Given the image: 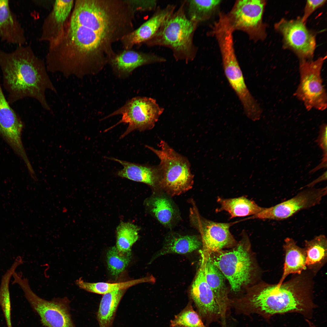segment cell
I'll use <instances>...</instances> for the list:
<instances>
[{"label": "cell", "mask_w": 327, "mask_h": 327, "mask_svg": "<svg viewBox=\"0 0 327 327\" xmlns=\"http://www.w3.org/2000/svg\"><path fill=\"white\" fill-rule=\"evenodd\" d=\"M46 59L50 72L81 78L100 71L110 58L94 37L78 28L66 25L49 42Z\"/></svg>", "instance_id": "obj_1"}, {"label": "cell", "mask_w": 327, "mask_h": 327, "mask_svg": "<svg viewBox=\"0 0 327 327\" xmlns=\"http://www.w3.org/2000/svg\"><path fill=\"white\" fill-rule=\"evenodd\" d=\"M0 67L4 88L9 104L26 97L37 100L49 111L45 97L50 90H56L50 79L44 61L38 58L29 45L18 46L7 52L0 49Z\"/></svg>", "instance_id": "obj_2"}, {"label": "cell", "mask_w": 327, "mask_h": 327, "mask_svg": "<svg viewBox=\"0 0 327 327\" xmlns=\"http://www.w3.org/2000/svg\"><path fill=\"white\" fill-rule=\"evenodd\" d=\"M69 21L100 33L113 42L134 30L135 12L127 0L75 1Z\"/></svg>", "instance_id": "obj_3"}, {"label": "cell", "mask_w": 327, "mask_h": 327, "mask_svg": "<svg viewBox=\"0 0 327 327\" xmlns=\"http://www.w3.org/2000/svg\"><path fill=\"white\" fill-rule=\"evenodd\" d=\"M315 305L302 281L295 279L276 285L267 284L253 295L243 310L258 314L269 319L278 314L296 312L312 317Z\"/></svg>", "instance_id": "obj_4"}, {"label": "cell", "mask_w": 327, "mask_h": 327, "mask_svg": "<svg viewBox=\"0 0 327 327\" xmlns=\"http://www.w3.org/2000/svg\"><path fill=\"white\" fill-rule=\"evenodd\" d=\"M186 1L168 18L155 36L144 44L150 47L170 49L175 59L188 62L195 58L197 48L193 37L198 24L190 20L185 12Z\"/></svg>", "instance_id": "obj_5"}, {"label": "cell", "mask_w": 327, "mask_h": 327, "mask_svg": "<svg viewBox=\"0 0 327 327\" xmlns=\"http://www.w3.org/2000/svg\"><path fill=\"white\" fill-rule=\"evenodd\" d=\"M159 149L145 147L160 160L161 172L160 185L171 195H177L191 189L193 183L190 163L187 158L176 152L165 141L161 140Z\"/></svg>", "instance_id": "obj_6"}, {"label": "cell", "mask_w": 327, "mask_h": 327, "mask_svg": "<svg viewBox=\"0 0 327 327\" xmlns=\"http://www.w3.org/2000/svg\"><path fill=\"white\" fill-rule=\"evenodd\" d=\"M13 284L22 289L34 311L40 317L42 324L46 327H76L71 314L70 301L68 298H54L51 300L43 299L31 289L28 279L16 272L13 274Z\"/></svg>", "instance_id": "obj_7"}, {"label": "cell", "mask_w": 327, "mask_h": 327, "mask_svg": "<svg viewBox=\"0 0 327 327\" xmlns=\"http://www.w3.org/2000/svg\"><path fill=\"white\" fill-rule=\"evenodd\" d=\"M164 111V109L153 98L143 97H133L105 118L117 115H122L121 119L118 122L105 131L121 123L128 124L127 129L120 137L121 139L135 130L142 131L150 130L154 127Z\"/></svg>", "instance_id": "obj_8"}, {"label": "cell", "mask_w": 327, "mask_h": 327, "mask_svg": "<svg viewBox=\"0 0 327 327\" xmlns=\"http://www.w3.org/2000/svg\"><path fill=\"white\" fill-rule=\"evenodd\" d=\"M326 57L315 61L301 60L300 82L294 95L302 102L308 111H322L327 106V93L323 84L321 72Z\"/></svg>", "instance_id": "obj_9"}, {"label": "cell", "mask_w": 327, "mask_h": 327, "mask_svg": "<svg viewBox=\"0 0 327 327\" xmlns=\"http://www.w3.org/2000/svg\"><path fill=\"white\" fill-rule=\"evenodd\" d=\"M210 261L228 280L231 289L239 291L250 281L252 270L249 255L242 244L231 250H221L207 255Z\"/></svg>", "instance_id": "obj_10"}, {"label": "cell", "mask_w": 327, "mask_h": 327, "mask_svg": "<svg viewBox=\"0 0 327 327\" xmlns=\"http://www.w3.org/2000/svg\"><path fill=\"white\" fill-rule=\"evenodd\" d=\"M190 294L202 320L207 324L218 322L223 327H226V318L229 308L218 300L207 283L202 260L191 285Z\"/></svg>", "instance_id": "obj_11"}, {"label": "cell", "mask_w": 327, "mask_h": 327, "mask_svg": "<svg viewBox=\"0 0 327 327\" xmlns=\"http://www.w3.org/2000/svg\"><path fill=\"white\" fill-rule=\"evenodd\" d=\"M265 4V1L262 0L236 1L227 14L234 31L245 32L254 41L263 40L266 36L262 21Z\"/></svg>", "instance_id": "obj_12"}, {"label": "cell", "mask_w": 327, "mask_h": 327, "mask_svg": "<svg viewBox=\"0 0 327 327\" xmlns=\"http://www.w3.org/2000/svg\"><path fill=\"white\" fill-rule=\"evenodd\" d=\"M326 187L321 188L308 187L292 198L269 208H264L251 218L259 219L284 220L302 210L319 204L326 194Z\"/></svg>", "instance_id": "obj_13"}, {"label": "cell", "mask_w": 327, "mask_h": 327, "mask_svg": "<svg viewBox=\"0 0 327 327\" xmlns=\"http://www.w3.org/2000/svg\"><path fill=\"white\" fill-rule=\"evenodd\" d=\"M301 19H282L275 25L282 34L285 45L302 60L312 58L316 47L315 36L306 28Z\"/></svg>", "instance_id": "obj_14"}, {"label": "cell", "mask_w": 327, "mask_h": 327, "mask_svg": "<svg viewBox=\"0 0 327 327\" xmlns=\"http://www.w3.org/2000/svg\"><path fill=\"white\" fill-rule=\"evenodd\" d=\"M197 228L201 233L205 255L221 250L234 245L236 241L230 230V223H219L203 218L197 220Z\"/></svg>", "instance_id": "obj_15"}, {"label": "cell", "mask_w": 327, "mask_h": 327, "mask_svg": "<svg viewBox=\"0 0 327 327\" xmlns=\"http://www.w3.org/2000/svg\"><path fill=\"white\" fill-rule=\"evenodd\" d=\"M176 8L175 5L170 4L162 8H157L149 19L121 39L124 49H131L135 45L144 44L153 38L174 12Z\"/></svg>", "instance_id": "obj_16"}, {"label": "cell", "mask_w": 327, "mask_h": 327, "mask_svg": "<svg viewBox=\"0 0 327 327\" xmlns=\"http://www.w3.org/2000/svg\"><path fill=\"white\" fill-rule=\"evenodd\" d=\"M166 61L164 58L154 53L139 52L131 49H124L118 53H115L108 63L118 77L124 78L129 76L138 67Z\"/></svg>", "instance_id": "obj_17"}, {"label": "cell", "mask_w": 327, "mask_h": 327, "mask_svg": "<svg viewBox=\"0 0 327 327\" xmlns=\"http://www.w3.org/2000/svg\"><path fill=\"white\" fill-rule=\"evenodd\" d=\"M0 40L17 46L26 43L24 30L8 0H0Z\"/></svg>", "instance_id": "obj_18"}, {"label": "cell", "mask_w": 327, "mask_h": 327, "mask_svg": "<svg viewBox=\"0 0 327 327\" xmlns=\"http://www.w3.org/2000/svg\"><path fill=\"white\" fill-rule=\"evenodd\" d=\"M108 159L117 162L123 166V169L116 172L117 176L152 187L157 184L160 185L161 175L159 165L139 164L113 157Z\"/></svg>", "instance_id": "obj_19"}, {"label": "cell", "mask_w": 327, "mask_h": 327, "mask_svg": "<svg viewBox=\"0 0 327 327\" xmlns=\"http://www.w3.org/2000/svg\"><path fill=\"white\" fill-rule=\"evenodd\" d=\"M74 4L73 0L55 1L51 12L44 22L41 40L49 42L57 35L68 20Z\"/></svg>", "instance_id": "obj_20"}, {"label": "cell", "mask_w": 327, "mask_h": 327, "mask_svg": "<svg viewBox=\"0 0 327 327\" xmlns=\"http://www.w3.org/2000/svg\"><path fill=\"white\" fill-rule=\"evenodd\" d=\"M283 249L285 253L283 272L279 282L276 284L278 287L288 275L290 274H300L306 268L305 249L298 246L293 239L289 237L285 239Z\"/></svg>", "instance_id": "obj_21"}, {"label": "cell", "mask_w": 327, "mask_h": 327, "mask_svg": "<svg viewBox=\"0 0 327 327\" xmlns=\"http://www.w3.org/2000/svg\"><path fill=\"white\" fill-rule=\"evenodd\" d=\"M217 201L220 206L217 211L227 212L231 218L253 216L259 213L264 208L259 206L254 201L243 196L230 198L218 197Z\"/></svg>", "instance_id": "obj_22"}, {"label": "cell", "mask_w": 327, "mask_h": 327, "mask_svg": "<svg viewBox=\"0 0 327 327\" xmlns=\"http://www.w3.org/2000/svg\"><path fill=\"white\" fill-rule=\"evenodd\" d=\"M202 261L206 281L218 300L229 308L230 302L225 284V277L210 260L208 255L202 253Z\"/></svg>", "instance_id": "obj_23"}, {"label": "cell", "mask_w": 327, "mask_h": 327, "mask_svg": "<svg viewBox=\"0 0 327 327\" xmlns=\"http://www.w3.org/2000/svg\"><path fill=\"white\" fill-rule=\"evenodd\" d=\"M126 289L115 291L103 295L97 312L99 327H112L120 302Z\"/></svg>", "instance_id": "obj_24"}, {"label": "cell", "mask_w": 327, "mask_h": 327, "mask_svg": "<svg viewBox=\"0 0 327 327\" xmlns=\"http://www.w3.org/2000/svg\"><path fill=\"white\" fill-rule=\"evenodd\" d=\"M202 245V242L196 236L172 234L167 237L162 248L156 254L153 259L169 253H189L198 249Z\"/></svg>", "instance_id": "obj_25"}, {"label": "cell", "mask_w": 327, "mask_h": 327, "mask_svg": "<svg viewBox=\"0 0 327 327\" xmlns=\"http://www.w3.org/2000/svg\"><path fill=\"white\" fill-rule=\"evenodd\" d=\"M153 281L151 277H145L127 281L117 282H90L85 281L81 278L75 281L76 285L80 289L87 292L104 295L115 291L127 289L137 284Z\"/></svg>", "instance_id": "obj_26"}, {"label": "cell", "mask_w": 327, "mask_h": 327, "mask_svg": "<svg viewBox=\"0 0 327 327\" xmlns=\"http://www.w3.org/2000/svg\"><path fill=\"white\" fill-rule=\"evenodd\" d=\"M23 125L21 119L6 99L0 82V134H13Z\"/></svg>", "instance_id": "obj_27"}, {"label": "cell", "mask_w": 327, "mask_h": 327, "mask_svg": "<svg viewBox=\"0 0 327 327\" xmlns=\"http://www.w3.org/2000/svg\"><path fill=\"white\" fill-rule=\"evenodd\" d=\"M221 0L186 1L188 18L198 24L209 19L220 4Z\"/></svg>", "instance_id": "obj_28"}, {"label": "cell", "mask_w": 327, "mask_h": 327, "mask_svg": "<svg viewBox=\"0 0 327 327\" xmlns=\"http://www.w3.org/2000/svg\"><path fill=\"white\" fill-rule=\"evenodd\" d=\"M20 256H17L11 267L2 276L0 285V306L7 327H12L11 321V300L9 285L10 280L16 268L23 263Z\"/></svg>", "instance_id": "obj_29"}, {"label": "cell", "mask_w": 327, "mask_h": 327, "mask_svg": "<svg viewBox=\"0 0 327 327\" xmlns=\"http://www.w3.org/2000/svg\"><path fill=\"white\" fill-rule=\"evenodd\" d=\"M306 266L312 268L325 261L327 256V239L321 235L305 242Z\"/></svg>", "instance_id": "obj_30"}, {"label": "cell", "mask_w": 327, "mask_h": 327, "mask_svg": "<svg viewBox=\"0 0 327 327\" xmlns=\"http://www.w3.org/2000/svg\"><path fill=\"white\" fill-rule=\"evenodd\" d=\"M139 227L130 222H121L116 230V247L122 253L131 252V248L138 238Z\"/></svg>", "instance_id": "obj_31"}, {"label": "cell", "mask_w": 327, "mask_h": 327, "mask_svg": "<svg viewBox=\"0 0 327 327\" xmlns=\"http://www.w3.org/2000/svg\"><path fill=\"white\" fill-rule=\"evenodd\" d=\"M147 204L157 220L165 225L170 224L174 215V210L170 200L162 197L150 199Z\"/></svg>", "instance_id": "obj_32"}, {"label": "cell", "mask_w": 327, "mask_h": 327, "mask_svg": "<svg viewBox=\"0 0 327 327\" xmlns=\"http://www.w3.org/2000/svg\"><path fill=\"white\" fill-rule=\"evenodd\" d=\"M192 301L175 316L170 322V327H206L198 313L193 309Z\"/></svg>", "instance_id": "obj_33"}, {"label": "cell", "mask_w": 327, "mask_h": 327, "mask_svg": "<svg viewBox=\"0 0 327 327\" xmlns=\"http://www.w3.org/2000/svg\"><path fill=\"white\" fill-rule=\"evenodd\" d=\"M131 258V252L121 253L115 246L110 249L107 253V262L108 269L111 275L117 277L127 266Z\"/></svg>", "instance_id": "obj_34"}, {"label": "cell", "mask_w": 327, "mask_h": 327, "mask_svg": "<svg viewBox=\"0 0 327 327\" xmlns=\"http://www.w3.org/2000/svg\"><path fill=\"white\" fill-rule=\"evenodd\" d=\"M135 12L148 11L156 9L157 1L156 0H127Z\"/></svg>", "instance_id": "obj_35"}, {"label": "cell", "mask_w": 327, "mask_h": 327, "mask_svg": "<svg viewBox=\"0 0 327 327\" xmlns=\"http://www.w3.org/2000/svg\"><path fill=\"white\" fill-rule=\"evenodd\" d=\"M326 1L325 0H307L305 8L303 15L301 19L302 21L305 23L310 15L315 10L323 5Z\"/></svg>", "instance_id": "obj_36"}, {"label": "cell", "mask_w": 327, "mask_h": 327, "mask_svg": "<svg viewBox=\"0 0 327 327\" xmlns=\"http://www.w3.org/2000/svg\"><path fill=\"white\" fill-rule=\"evenodd\" d=\"M315 142L323 151V157L327 158V125L326 124L323 123L320 126L319 135Z\"/></svg>", "instance_id": "obj_37"}, {"label": "cell", "mask_w": 327, "mask_h": 327, "mask_svg": "<svg viewBox=\"0 0 327 327\" xmlns=\"http://www.w3.org/2000/svg\"><path fill=\"white\" fill-rule=\"evenodd\" d=\"M327 171H326L321 176L307 185L306 186L308 187H312L317 183L322 181L326 180H327Z\"/></svg>", "instance_id": "obj_38"}, {"label": "cell", "mask_w": 327, "mask_h": 327, "mask_svg": "<svg viewBox=\"0 0 327 327\" xmlns=\"http://www.w3.org/2000/svg\"><path fill=\"white\" fill-rule=\"evenodd\" d=\"M306 321L310 327H315V326L309 319H306Z\"/></svg>", "instance_id": "obj_39"}]
</instances>
